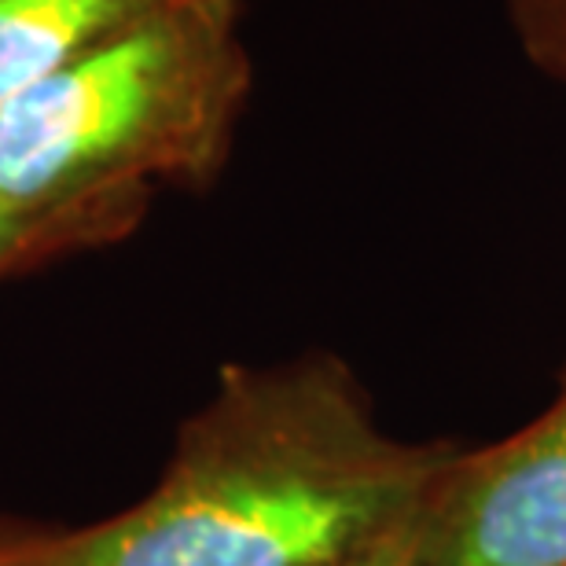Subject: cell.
Segmentation results:
<instances>
[{"label":"cell","mask_w":566,"mask_h":566,"mask_svg":"<svg viewBox=\"0 0 566 566\" xmlns=\"http://www.w3.org/2000/svg\"><path fill=\"white\" fill-rule=\"evenodd\" d=\"M254 88L243 0H188L0 104V199L151 210L221 177Z\"/></svg>","instance_id":"7a4b0ae2"},{"label":"cell","mask_w":566,"mask_h":566,"mask_svg":"<svg viewBox=\"0 0 566 566\" xmlns=\"http://www.w3.org/2000/svg\"><path fill=\"white\" fill-rule=\"evenodd\" d=\"M401 566H566V379L512 438L452 449Z\"/></svg>","instance_id":"3957f363"},{"label":"cell","mask_w":566,"mask_h":566,"mask_svg":"<svg viewBox=\"0 0 566 566\" xmlns=\"http://www.w3.org/2000/svg\"><path fill=\"white\" fill-rule=\"evenodd\" d=\"M55 537H60V530H49L38 523H19V518H0V566L38 563L44 552L52 548Z\"/></svg>","instance_id":"52a82bcc"},{"label":"cell","mask_w":566,"mask_h":566,"mask_svg":"<svg viewBox=\"0 0 566 566\" xmlns=\"http://www.w3.org/2000/svg\"><path fill=\"white\" fill-rule=\"evenodd\" d=\"M368 566H401V563H368Z\"/></svg>","instance_id":"ba28073f"},{"label":"cell","mask_w":566,"mask_h":566,"mask_svg":"<svg viewBox=\"0 0 566 566\" xmlns=\"http://www.w3.org/2000/svg\"><path fill=\"white\" fill-rule=\"evenodd\" d=\"M147 218L144 210L115 202H71V207H19L0 199V283L30 276L74 254L104 251L129 240Z\"/></svg>","instance_id":"5b68a950"},{"label":"cell","mask_w":566,"mask_h":566,"mask_svg":"<svg viewBox=\"0 0 566 566\" xmlns=\"http://www.w3.org/2000/svg\"><path fill=\"white\" fill-rule=\"evenodd\" d=\"M449 457L390 438L338 357L229 365L151 490L30 566L401 563Z\"/></svg>","instance_id":"6da1fadb"},{"label":"cell","mask_w":566,"mask_h":566,"mask_svg":"<svg viewBox=\"0 0 566 566\" xmlns=\"http://www.w3.org/2000/svg\"><path fill=\"white\" fill-rule=\"evenodd\" d=\"M188 0H0V104Z\"/></svg>","instance_id":"277c9868"},{"label":"cell","mask_w":566,"mask_h":566,"mask_svg":"<svg viewBox=\"0 0 566 566\" xmlns=\"http://www.w3.org/2000/svg\"><path fill=\"white\" fill-rule=\"evenodd\" d=\"M530 63L566 85V0H504Z\"/></svg>","instance_id":"8992f818"}]
</instances>
